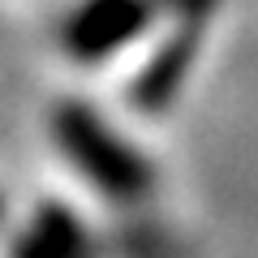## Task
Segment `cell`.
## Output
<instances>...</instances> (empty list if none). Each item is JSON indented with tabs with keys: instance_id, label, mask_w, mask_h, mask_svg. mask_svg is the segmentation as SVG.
<instances>
[{
	"instance_id": "cell-3",
	"label": "cell",
	"mask_w": 258,
	"mask_h": 258,
	"mask_svg": "<svg viewBox=\"0 0 258 258\" xmlns=\"http://www.w3.org/2000/svg\"><path fill=\"white\" fill-rule=\"evenodd\" d=\"M82 224L64 211L60 203H47L39 215L26 220V232L13 241L22 254H64V249H82Z\"/></svg>"
},
{
	"instance_id": "cell-1",
	"label": "cell",
	"mask_w": 258,
	"mask_h": 258,
	"mask_svg": "<svg viewBox=\"0 0 258 258\" xmlns=\"http://www.w3.org/2000/svg\"><path fill=\"white\" fill-rule=\"evenodd\" d=\"M52 138L64 159L95 185V194L120 207L147 198L155 185V168L147 164V155L125 134H116L91 103H60L52 116Z\"/></svg>"
},
{
	"instance_id": "cell-4",
	"label": "cell",
	"mask_w": 258,
	"mask_h": 258,
	"mask_svg": "<svg viewBox=\"0 0 258 258\" xmlns=\"http://www.w3.org/2000/svg\"><path fill=\"white\" fill-rule=\"evenodd\" d=\"M0 215H5V203H0Z\"/></svg>"
},
{
	"instance_id": "cell-2",
	"label": "cell",
	"mask_w": 258,
	"mask_h": 258,
	"mask_svg": "<svg viewBox=\"0 0 258 258\" xmlns=\"http://www.w3.org/2000/svg\"><path fill=\"white\" fill-rule=\"evenodd\" d=\"M159 13V0H78L60 26V47L78 64H103L138 43Z\"/></svg>"
}]
</instances>
